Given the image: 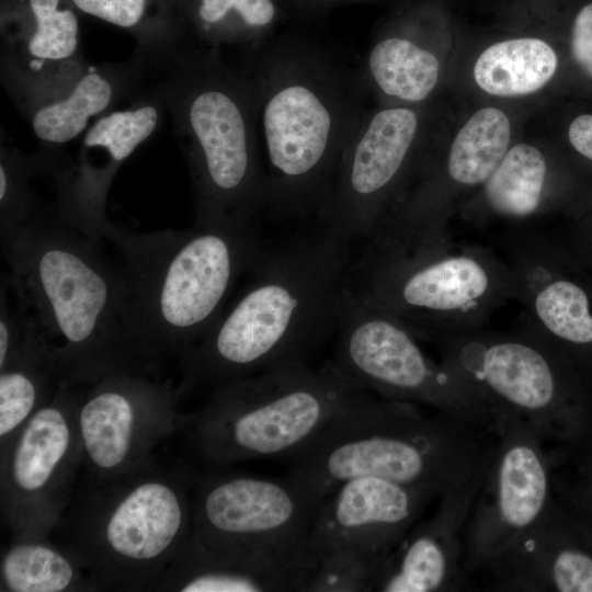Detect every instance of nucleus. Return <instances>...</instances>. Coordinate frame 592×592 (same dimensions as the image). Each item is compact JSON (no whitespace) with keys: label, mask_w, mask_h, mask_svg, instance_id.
<instances>
[{"label":"nucleus","mask_w":592,"mask_h":592,"mask_svg":"<svg viewBox=\"0 0 592 592\" xmlns=\"http://www.w3.org/2000/svg\"><path fill=\"white\" fill-rule=\"evenodd\" d=\"M239 65L255 105L269 177V210L316 217L363 114L358 66L300 30L244 48Z\"/></svg>","instance_id":"nucleus-1"},{"label":"nucleus","mask_w":592,"mask_h":592,"mask_svg":"<svg viewBox=\"0 0 592 592\" xmlns=\"http://www.w3.org/2000/svg\"><path fill=\"white\" fill-rule=\"evenodd\" d=\"M101 241L39 204L0 232L5 274L32 315L64 380L89 384L122 371L156 374L141 360L126 285Z\"/></svg>","instance_id":"nucleus-2"},{"label":"nucleus","mask_w":592,"mask_h":592,"mask_svg":"<svg viewBox=\"0 0 592 592\" xmlns=\"http://www.w3.org/2000/svg\"><path fill=\"white\" fill-rule=\"evenodd\" d=\"M352 263L349 244L318 229L265 248L235 303L178 361L180 391L309 365L332 339Z\"/></svg>","instance_id":"nucleus-3"},{"label":"nucleus","mask_w":592,"mask_h":592,"mask_svg":"<svg viewBox=\"0 0 592 592\" xmlns=\"http://www.w3.org/2000/svg\"><path fill=\"white\" fill-rule=\"evenodd\" d=\"M141 83L171 115L190 170L195 220L269 210V177L249 81L221 48L197 42L135 49Z\"/></svg>","instance_id":"nucleus-4"},{"label":"nucleus","mask_w":592,"mask_h":592,"mask_svg":"<svg viewBox=\"0 0 592 592\" xmlns=\"http://www.w3.org/2000/svg\"><path fill=\"white\" fill-rule=\"evenodd\" d=\"M101 240L118 255L133 338L156 372L201 340L265 249L255 219L236 216L150 232L110 223Z\"/></svg>","instance_id":"nucleus-5"},{"label":"nucleus","mask_w":592,"mask_h":592,"mask_svg":"<svg viewBox=\"0 0 592 592\" xmlns=\"http://www.w3.org/2000/svg\"><path fill=\"white\" fill-rule=\"evenodd\" d=\"M498 434L417 403L373 399L289 458L288 478L318 501L341 483L378 477L440 497L481 480Z\"/></svg>","instance_id":"nucleus-6"},{"label":"nucleus","mask_w":592,"mask_h":592,"mask_svg":"<svg viewBox=\"0 0 592 592\" xmlns=\"http://www.w3.org/2000/svg\"><path fill=\"white\" fill-rule=\"evenodd\" d=\"M193 474L157 457L107 480L80 473L49 538L96 591H152L191 535Z\"/></svg>","instance_id":"nucleus-7"},{"label":"nucleus","mask_w":592,"mask_h":592,"mask_svg":"<svg viewBox=\"0 0 592 592\" xmlns=\"http://www.w3.org/2000/svg\"><path fill=\"white\" fill-rule=\"evenodd\" d=\"M373 399L326 365L285 367L213 387L201 408L182 413L179 432L216 467L289 459Z\"/></svg>","instance_id":"nucleus-8"},{"label":"nucleus","mask_w":592,"mask_h":592,"mask_svg":"<svg viewBox=\"0 0 592 592\" xmlns=\"http://www.w3.org/2000/svg\"><path fill=\"white\" fill-rule=\"evenodd\" d=\"M320 503L289 478L194 473L191 538L212 555L275 576L295 591Z\"/></svg>","instance_id":"nucleus-9"},{"label":"nucleus","mask_w":592,"mask_h":592,"mask_svg":"<svg viewBox=\"0 0 592 592\" xmlns=\"http://www.w3.org/2000/svg\"><path fill=\"white\" fill-rule=\"evenodd\" d=\"M331 340L326 366L351 385L498 432L501 413L470 382L447 365L436 366L392 312L351 287Z\"/></svg>","instance_id":"nucleus-10"},{"label":"nucleus","mask_w":592,"mask_h":592,"mask_svg":"<svg viewBox=\"0 0 592 592\" xmlns=\"http://www.w3.org/2000/svg\"><path fill=\"white\" fill-rule=\"evenodd\" d=\"M82 384L65 382L0 448V512L11 539H45L68 506L80 474Z\"/></svg>","instance_id":"nucleus-11"},{"label":"nucleus","mask_w":592,"mask_h":592,"mask_svg":"<svg viewBox=\"0 0 592 592\" xmlns=\"http://www.w3.org/2000/svg\"><path fill=\"white\" fill-rule=\"evenodd\" d=\"M181 395L178 387L145 372H115L82 384L80 473L107 480L152 460L157 446L180 429Z\"/></svg>","instance_id":"nucleus-12"},{"label":"nucleus","mask_w":592,"mask_h":592,"mask_svg":"<svg viewBox=\"0 0 592 592\" xmlns=\"http://www.w3.org/2000/svg\"><path fill=\"white\" fill-rule=\"evenodd\" d=\"M544 442L530 423L504 412L465 526L464 568L470 579L554 505L551 466Z\"/></svg>","instance_id":"nucleus-13"},{"label":"nucleus","mask_w":592,"mask_h":592,"mask_svg":"<svg viewBox=\"0 0 592 592\" xmlns=\"http://www.w3.org/2000/svg\"><path fill=\"white\" fill-rule=\"evenodd\" d=\"M421 118L392 105L363 114L315 219L317 229L351 244L375 235L380 213L412 155Z\"/></svg>","instance_id":"nucleus-14"},{"label":"nucleus","mask_w":592,"mask_h":592,"mask_svg":"<svg viewBox=\"0 0 592 592\" xmlns=\"http://www.w3.org/2000/svg\"><path fill=\"white\" fill-rule=\"evenodd\" d=\"M164 112L160 98L140 81L127 107L102 115L82 134L73 159L46 152L42 174L55 184L54 208L65 223L101 240L111 223V183L123 162L157 130Z\"/></svg>","instance_id":"nucleus-15"},{"label":"nucleus","mask_w":592,"mask_h":592,"mask_svg":"<svg viewBox=\"0 0 592 592\" xmlns=\"http://www.w3.org/2000/svg\"><path fill=\"white\" fill-rule=\"evenodd\" d=\"M434 499L440 496L432 490L378 477L344 481L318 506L303 566L310 558L340 554L368 561L380 571Z\"/></svg>","instance_id":"nucleus-16"},{"label":"nucleus","mask_w":592,"mask_h":592,"mask_svg":"<svg viewBox=\"0 0 592 592\" xmlns=\"http://www.w3.org/2000/svg\"><path fill=\"white\" fill-rule=\"evenodd\" d=\"M446 365L470 382L501 413L530 423L545 440L561 434L570 420L550 358L528 343L498 341L468 345Z\"/></svg>","instance_id":"nucleus-17"},{"label":"nucleus","mask_w":592,"mask_h":592,"mask_svg":"<svg viewBox=\"0 0 592 592\" xmlns=\"http://www.w3.org/2000/svg\"><path fill=\"white\" fill-rule=\"evenodd\" d=\"M482 480L440 497L436 511L419 520L388 555L375 581V592H454L469 588L464 534Z\"/></svg>","instance_id":"nucleus-18"},{"label":"nucleus","mask_w":592,"mask_h":592,"mask_svg":"<svg viewBox=\"0 0 592 592\" xmlns=\"http://www.w3.org/2000/svg\"><path fill=\"white\" fill-rule=\"evenodd\" d=\"M30 23L5 34L1 82L20 110L52 96L90 65L79 45L76 13L61 0H27Z\"/></svg>","instance_id":"nucleus-19"},{"label":"nucleus","mask_w":592,"mask_h":592,"mask_svg":"<svg viewBox=\"0 0 592 592\" xmlns=\"http://www.w3.org/2000/svg\"><path fill=\"white\" fill-rule=\"evenodd\" d=\"M501 592H592V556L563 538L556 504L478 573Z\"/></svg>","instance_id":"nucleus-20"},{"label":"nucleus","mask_w":592,"mask_h":592,"mask_svg":"<svg viewBox=\"0 0 592 592\" xmlns=\"http://www.w3.org/2000/svg\"><path fill=\"white\" fill-rule=\"evenodd\" d=\"M140 79L141 61L136 53L123 62L90 64L71 83L21 111L41 141V149L59 151L94 121L129 99Z\"/></svg>","instance_id":"nucleus-21"},{"label":"nucleus","mask_w":592,"mask_h":592,"mask_svg":"<svg viewBox=\"0 0 592 592\" xmlns=\"http://www.w3.org/2000/svg\"><path fill=\"white\" fill-rule=\"evenodd\" d=\"M366 90L384 99L420 103L440 78V61L411 36L391 34L376 38L360 68Z\"/></svg>","instance_id":"nucleus-22"},{"label":"nucleus","mask_w":592,"mask_h":592,"mask_svg":"<svg viewBox=\"0 0 592 592\" xmlns=\"http://www.w3.org/2000/svg\"><path fill=\"white\" fill-rule=\"evenodd\" d=\"M65 382L39 334L0 366V448L53 398Z\"/></svg>","instance_id":"nucleus-23"},{"label":"nucleus","mask_w":592,"mask_h":592,"mask_svg":"<svg viewBox=\"0 0 592 592\" xmlns=\"http://www.w3.org/2000/svg\"><path fill=\"white\" fill-rule=\"evenodd\" d=\"M1 592L96 591L87 570L68 550L45 539H11L0 559Z\"/></svg>","instance_id":"nucleus-24"},{"label":"nucleus","mask_w":592,"mask_h":592,"mask_svg":"<svg viewBox=\"0 0 592 592\" xmlns=\"http://www.w3.org/2000/svg\"><path fill=\"white\" fill-rule=\"evenodd\" d=\"M557 56L544 41L513 38L485 49L474 67L477 84L499 96H516L535 92L554 76Z\"/></svg>","instance_id":"nucleus-25"},{"label":"nucleus","mask_w":592,"mask_h":592,"mask_svg":"<svg viewBox=\"0 0 592 592\" xmlns=\"http://www.w3.org/2000/svg\"><path fill=\"white\" fill-rule=\"evenodd\" d=\"M152 591L273 592L287 591V587L275 576L212 555L190 535Z\"/></svg>","instance_id":"nucleus-26"},{"label":"nucleus","mask_w":592,"mask_h":592,"mask_svg":"<svg viewBox=\"0 0 592 592\" xmlns=\"http://www.w3.org/2000/svg\"><path fill=\"white\" fill-rule=\"evenodd\" d=\"M281 0H194L192 22L197 42L253 47L274 35L283 11Z\"/></svg>","instance_id":"nucleus-27"},{"label":"nucleus","mask_w":592,"mask_h":592,"mask_svg":"<svg viewBox=\"0 0 592 592\" xmlns=\"http://www.w3.org/2000/svg\"><path fill=\"white\" fill-rule=\"evenodd\" d=\"M510 134V121L501 110L477 111L452 144L447 158L449 177L466 185L487 181L508 152Z\"/></svg>","instance_id":"nucleus-28"},{"label":"nucleus","mask_w":592,"mask_h":592,"mask_svg":"<svg viewBox=\"0 0 592 592\" xmlns=\"http://www.w3.org/2000/svg\"><path fill=\"white\" fill-rule=\"evenodd\" d=\"M546 175L542 152L532 145L512 147L488 178L486 196L500 214L524 217L540 203Z\"/></svg>","instance_id":"nucleus-29"},{"label":"nucleus","mask_w":592,"mask_h":592,"mask_svg":"<svg viewBox=\"0 0 592 592\" xmlns=\"http://www.w3.org/2000/svg\"><path fill=\"white\" fill-rule=\"evenodd\" d=\"M534 307L542 323L557 338L576 344L592 342L589 300L578 285L556 281L537 294Z\"/></svg>","instance_id":"nucleus-30"},{"label":"nucleus","mask_w":592,"mask_h":592,"mask_svg":"<svg viewBox=\"0 0 592 592\" xmlns=\"http://www.w3.org/2000/svg\"><path fill=\"white\" fill-rule=\"evenodd\" d=\"M37 152L24 153L1 143L0 147V232L24 223L39 200L31 189V180L39 175Z\"/></svg>","instance_id":"nucleus-31"},{"label":"nucleus","mask_w":592,"mask_h":592,"mask_svg":"<svg viewBox=\"0 0 592 592\" xmlns=\"http://www.w3.org/2000/svg\"><path fill=\"white\" fill-rule=\"evenodd\" d=\"M87 14L133 32L138 41L136 48L155 50L174 44L146 20L149 0H70ZM177 43V42H175Z\"/></svg>","instance_id":"nucleus-32"},{"label":"nucleus","mask_w":592,"mask_h":592,"mask_svg":"<svg viewBox=\"0 0 592 592\" xmlns=\"http://www.w3.org/2000/svg\"><path fill=\"white\" fill-rule=\"evenodd\" d=\"M571 54L578 66L592 77V3L576 15L571 32Z\"/></svg>","instance_id":"nucleus-33"},{"label":"nucleus","mask_w":592,"mask_h":592,"mask_svg":"<svg viewBox=\"0 0 592 592\" xmlns=\"http://www.w3.org/2000/svg\"><path fill=\"white\" fill-rule=\"evenodd\" d=\"M572 147L585 158L592 160V115L582 114L576 117L568 130Z\"/></svg>","instance_id":"nucleus-34"},{"label":"nucleus","mask_w":592,"mask_h":592,"mask_svg":"<svg viewBox=\"0 0 592 592\" xmlns=\"http://www.w3.org/2000/svg\"><path fill=\"white\" fill-rule=\"evenodd\" d=\"M300 9H321L340 3L358 2L360 0H281Z\"/></svg>","instance_id":"nucleus-35"}]
</instances>
